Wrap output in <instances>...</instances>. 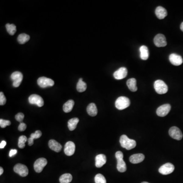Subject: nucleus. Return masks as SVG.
I'll return each instance as SVG.
<instances>
[{
  "label": "nucleus",
  "instance_id": "7",
  "mask_svg": "<svg viewBox=\"0 0 183 183\" xmlns=\"http://www.w3.org/2000/svg\"><path fill=\"white\" fill-rule=\"evenodd\" d=\"M37 83L38 85L42 88H45L47 87H52L55 84L53 80L45 77L39 78L37 81Z\"/></svg>",
  "mask_w": 183,
  "mask_h": 183
},
{
  "label": "nucleus",
  "instance_id": "27",
  "mask_svg": "<svg viewBox=\"0 0 183 183\" xmlns=\"http://www.w3.org/2000/svg\"><path fill=\"white\" fill-rule=\"evenodd\" d=\"M87 84L85 82L82 81V78H80L78 81L77 85H76V88L78 92H84L87 89Z\"/></svg>",
  "mask_w": 183,
  "mask_h": 183
},
{
  "label": "nucleus",
  "instance_id": "17",
  "mask_svg": "<svg viewBox=\"0 0 183 183\" xmlns=\"http://www.w3.org/2000/svg\"><path fill=\"white\" fill-rule=\"evenodd\" d=\"M155 14L159 20H162L167 15V12L164 8L162 6H158L156 9Z\"/></svg>",
  "mask_w": 183,
  "mask_h": 183
},
{
  "label": "nucleus",
  "instance_id": "20",
  "mask_svg": "<svg viewBox=\"0 0 183 183\" xmlns=\"http://www.w3.org/2000/svg\"><path fill=\"white\" fill-rule=\"evenodd\" d=\"M87 113L90 116L95 117L97 114L98 110L95 104L94 103H90L87 108Z\"/></svg>",
  "mask_w": 183,
  "mask_h": 183
},
{
  "label": "nucleus",
  "instance_id": "32",
  "mask_svg": "<svg viewBox=\"0 0 183 183\" xmlns=\"http://www.w3.org/2000/svg\"><path fill=\"white\" fill-rule=\"evenodd\" d=\"M11 125V122L8 120H5L3 119L0 120V126L2 128H4L6 126H10Z\"/></svg>",
  "mask_w": 183,
  "mask_h": 183
},
{
  "label": "nucleus",
  "instance_id": "22",
  "mask_svg": "<svg viewBox=\"0 0 183 183\" xmlns=\"http://www.w3.org/2000/svg\"><path fill=\"white\" fill-rule=\"evenodd\" d=\"M127 85L131 91L136 92L137 90L136 86V80L134 78H130L127 81Z\"/></svg>",
  "mask_w": 183,
  "mask_h": 183
},
{
  "label": "nucleus",
  "instance_id": "15",
  "mask_svg": "<svg viewBox=\"0 0 183 183\" xmlns=\"http://www.w3.org/2000/svg\"><path fill=\"white\" fill-rule=\"evenodd\" d=\"M75 151V145L72 142H67L65 145L64 152L68 156L73 155Z\"/></svg>",
  "mask_w": 183,
  "mask_h": 183
},
{
  "label": "nucleus",
  "instance_id": "28",
  "mask_svg": "<svg viewBox=\"0 0 183 183\" xmlns=\"http://www.w3.org/2000/svg\"><path fill=\"white\" fill-rule=\"evenodd\" d=\"M30 39V37L29 35L24 33L20 34L17 38V41L20 44H23L29 41Z\"/></svg>",
  "mask_w": 183,
  "mask_h": 183
},
{
  "label": "nucleus",
  "instance_id": "18",
  "mask_svg": "<svg viewBox=\"0 0 183 183\" xmlns=\"http://www.w3.org/2000/svg\"><path fill=\"white\" fill-rule=\"evenodd\" d=\"M48 146L50 149L57 152H59L62 149V145L56 140L53 139H51L49 141Z\"/></svg>",
  "mask_w": 183,
  "mask_h": 183
},
{
  "label": "nucleus",
  "instance_id": "38",
  "mask_svg": "<svg viewBox=\"0 0 183 183\" xmlns=\"http://www.w3.org/2000/svg\"><path fill=\"white\" fill-rule=\"evenodd\" d=\"M17 152V151L16 149H11V150L10 151V152H9V156L10 157H13V156H14L16 154Z\"/></svg>",
  "mask_w": 183,
  "mask_h": 183
},
{
  "label": "nucleus",
  "instance_id": "33",
  "mask_svg": "<svg viewBox=\"0 0 183 183\" xmlns=\"http://www.w3.org/2000/svg\"><path fill=\"white\" fill-rule=\"evenodd\" d=\"M42 135V132L40 130H37L35 133L30 134V137L34 139H38L41 137Z\"/></svg>",
  "mask_w": 183,
  "mask_h": 183
},
{
  "label": "nucleus",
  "instance_id": "9",
  "mask_svg": "<svg viewBox=\"0 0 183 183\" xmlns=\"http://www.w3.org/2000/svg\"><path fill=\"white\" fill-rule=\"evenodd\" d=\"M169 135L172 137V138L176 140H181L183 138V133L181 130L177 127H172L170 128L169 130Z\"/></svg>",
  "mask_w": 183,
  "mask_h": 183
},
{
  "label": "nucleus",
  "instance_id": "23",
  "mask_svg": "<svg viewBox=\"0 0 183 183\" xmlns=\"http://www.w3.org/2000/svg\"><path fill=\"white\" fill-rule=\"evenodd\" d=\"M74 105V101L72 100H69L64 104L63 107V110L66 113H70L73 109Z\"/></svg>",
  "mask_w": 183,
  "mask_h": 183
},
{
  "label": "nucleus",
  "instance_id": "25",
  "mask_svg": "<svg viewBox=\"0 0 183 183\" xmlns=\"http://www.w3.org/2000/svg\"><path fill=\"white\" fill-rule=\"evenodd\" d=\"M117 170L119 172H125L127 170L126 165L123 159L117 160Z\"/></svg>",
  "mask_w": 183,
  "mask_h": 183
},
{
  "label": "nucleus",
  "instance_id": "2",
  "mask_svg": "<svg viewBox=\"0 0 183 183\" xmlns=\"http://www.w3.org/2000/svg\"><path fill=\"white\" fill-rule=\"evenodd\" d=\"M130 104V101L129 98L124 97L120 96L116 100L115 102V106L116 108L119 110H123L125 108L129 106Z\"/></svg>",
  "mask_w": 183,
  "mask_h": 183
},
{
  "label": "nucleus",
  "instance_id": "24",
  "mask_svg": "<svg viewBox=\"0 0 183 183\" xmlns=\"http://www.w3.org/2000/svg\"><path fill=\"white\" fill-rule=\"evenodd\" d=\"M79 119L77 117H74L72 119H70L69 120L68 122V127L70 131H73L76 128L78 123L79 122Z\"/></svg>",
  "mask_w": 183,
  "mask_h": 183
},
{
  "label": "nucleus",
  "instance_id": "40",
  "mask_svg": "<svg viewBox=\"0 0 183 183\" xmlns=\"http://www.w3.org/2000/svg\"><path fill=\"white\" fill-rule=\"evenodd\" d=\"M6 144H7L6 142H5V140H3V141L1 142V143H0V148H1V149H2L3 148H4L5 146H6Z\"/></svg>",
  "mask_w": 183,
  "mask_h": 183
},
{
  "label": "nucleus",
  "instance_id": "14",
  "mask_svg": "<svg viewBox=\"0 0 183 183\" xmlns=\"http://www.w3.org/2000/svg\"><path fill=\"white\" fill-rule=\"evenodd\" d=\"M170 62L174 66H180L183 63V58L176 53H171L169 56Z\"/></svg>",
  "mask_w": 183,
  "mask_h": 183
},
{
  "label": "nucleus",
  "instance_id": "37",
  "mask_svg": "<svg viewBox=\"0 0 183 183\" xmlns=\"http://www.w3.org/2000/svg\"><path fill=\"white\" fill-rule=\"evenodd\" d=\"M27 128V125L24 123H20L19 126H18V130L20 131H23L26 129Z\"/></svg>",
  "mask_w": 183,
  "mask_h": 183
},
{
  "label": "nucleus",
  "instance_id": "42",
  "mask_svg": "<svg viewBox=\"0 0 183 183\" xmlns=\"http://www.w3.org/2000/svg\"><path fill=\"white\" fill-rule=\"evenodd\" d=\"M180 29H181V30L183 32V23H181V26H180Z\"/></svg>",
  "mask_w": 183,
  "mask_h": 183
},
{
  "label": "nucleus",
  "instance_id": "35",
  "mask_svg": "<svg viewBox=\"0 0 183 183\" xmlns=\"http://www.w3.org/2000/svg\"><path fill=\"white\" fill-rule=\"evenodd\" d=\"M6 103V98L3 92L0 93V105H4Z\"/></svg>",
  "mask_w": 183,
  "mask_h": 183
},
{
  "label": "nucleus",
  "instance_id": "5",
  "mask_svg": "<svg viewBox=\"0 0 183 183\" xmlns=\"http://www.w3.org/2000/svg\"><path fill=\"white\" fill-rule=\"evenodd\" d=\"M47 164V161L45 158H40L38 159L35 162L34 164V168L35 171L37 173L41 172Z\"/></svg>",
  "mask_w": 183,
  "mask_h": 183
},
{
  "label": "nucleus",
  "instance_id": "16",
  "mask_svg": "<svg viewBox=\"0 0 183 183\" xmlns=\"http://www.w3.org/2000/svg\"><path fill=\"white\" fill-rule=\"evenodd\" d=\"M95 165L98 168H100L103 166L106 162V157L104 154H99L96 156L95 158Z\"/></svg>",
  "mask_w": 183,
  "mask_h": 183
},
{
  "label": "nucleus",
  "instance_id": "13",
  "mask_svg": "<svg viewBox=\"0 0 183 183\" xmlns=\"http://www.w3.org/2000/svg\"><path fill=\"white\" fill-rule=\"evenodd\" d=\"M128 74V70L125 67H120L118 70L114 72L113 77L117 80L123 79L126 77Z\"/></svg>",
  "mask_w": 183,
  "mask_h": 183
},
{
  "label": "nucleus",
  "instance_id": "11",
  "mask_svg": "<svg viewBox=\"0 0 183 183\" xmlns=\"http://www.w3.org/2000/svg\"><path fill=\"white\" fill-rule=\"evenodd\" d=\"M154 44L157 47H164L167 45L166 38L162 34H157L154 39Z\"/></svg>",
  "mask_w": 183,
  "mask_h": 183
},
{
  "label": "nucleus",
  "instance_id": "29",
  "mask_svg": "<svg viewBox=\"0 0 183 183\" xmlns=\"http://www.w3.org/2000/svg\"><path fill=\"white\" fill-rule=\"evenodd\" d=\"M6 28L7 30L8 33L11 35H14V34L16 32V27L14 24H10L7 23L6 25Z\"/></svg>",
  "mask_w": 183,
  "mask_h": 183
},
{
  "label": "nucleus",
  "instance_id": "36",
  "mask_svg": "<svg viewBox=\"0 0 183 183\" xmlns=\"http://www.w3.org/2000/svg\"><path fill=\"white\" fill-rule=\"evenodd\" d=\"M116 157L117 160L123 159L124 155L123 152L120 151H117L116 152Z\"/></svg>",
  "mask_w": 183,
  "mask_h": 183
},
{
  "label": "nucleus",
  "instance_id": "1",
  "mask_svg": "<svg viewBox=\"0 0 183 183\" xmlns=\"http://www.w3.org/2000/svg\"><path fill=\"white\" fill-rule=\"evenodd\" d=\"M120 142L121 146L127 150L133 149L136 145L135 141L133 139L129 138L126 135H123L120 136Z\"/></svg>",
  "mask_w": 183,
  "mask_h": 183
},
{
  "label": "nucleus",
  "instance_id": "4",
  "mask_svg": "<svg viewBox=\"0 0 183 183\" xmlns=\"http://www.w3.org/2000/svg\"><path fill=\"white\" fill-rule=\"evenodd\" d=\"M13 169L14 172L20 174L21 177H26L29 174V170L27 167L26 165L20 163L15 165Z\"/></svg>",
  "mask_w": 183,
  "mask_h": 183
},
{
  "label": "nucleus",
  "instance_id": "10",
  "mask_svg": "<svg viewBox=\"0 0 183 183\" xmlns=\"http://www.w3.org/2000/svg\"><path fill=\"white\" fill-rule=\"evenodd\" d=\"M29 101L31 104H35L38 106L42 107L44 105V100L41 96L38 95L33 94L29 98Z\"/></svg>",
  "mask_w": 183,
  "mask_h": 183
},
{
  "label": "nucleus",
  "instance_id": "34",
  "mask_svg": "<svg viewBox=\"0 0 183 183\" xmlns=\"http://www.w3.org/2000/svg\"><path fill=\"white\" fill-rule=\"evenodd\" d=\"M24 114L23 113H17V114L15 116V118L16 120L17 121L20 122V123H23V120L24 119Z\"/></svg>",
  "mask_w": 183,
  "mask_h": 183
},
{
  "label": "nucleus",
  "instance_id": "3",
  "mask_svg": "<svg viewBox=\"0 0 183 183\" xmlns=\"http://www.w3.org/2000/svg\"><path fill=\"white\" fill-rule=\"evenodd\" d=\"M154 86L156 92L159 94H164L167 92V85L163 81H156L154 82Z\"/></svg>",
  "mask_w": 183,
  "mask_h": 183
},
{
  "label": "nucleus",
  "instance_id": "43",
  "mask_svg": "<svg viewBox=\"0 0 183 183\" xmlns=\"http://www.w3.org/2000/svg\"><path fill=\"white\" fill-rule=\"evenodd\" d=\"M142 183H148V182H146V181H143V182H142Z\"/></svg>",
  "mask_w": 183,
  "mask_h": 183
},
{
  "label": "nucleus",
  "instance_id": "12",
  "mask_svg": "<svg viewBox=\"0 0 183 183\" xmlns=\"http://www.w3.org/2000/svg\"><path fill=\"white\" fill-rule=\"evenodd\" d=\"M171 109V106L169 104H165L157 108L156 113L159 117H163L167 115Z\"/></svg>",
  "mask_w": 183,
  "mask_h": 183
},
{
  "label": "nucleus",
  "instance_id": "41",
  "mask_svg": "<svg viewBox=\"0 0 183 183\" xmlns=\"http://www.w3.org/2000/svg\"><path fill=\"white\" fill-rule=\"evenodd\" d=\"M3 172H4L3 168L2 167H0V175H2V174H3Z\"/></svg>",
  "mask_w": 183,
  "mask_h": 183
},
{
  "label": "nucleus",
  "instance_id": "30",
  "mask_svg": "<svg viewBox=\"0 0 183 183\" xmlns=\"http://www.w3.org/2000/svg\"><path fill=\"white\" fill-rule=\"evenodd\" d=\"M27 139L26 136L22 135L20 136L18 139V145L20 149H23L25 147V143L27 141Z\"/></svg>",
  "mask_w": 183,
  "mask_h": 183
},
{
  "label": "nucleus",
  "instance_id": "8",
  "mask_svg": "<svg viewBox=\"0 0 183 183\" xmlns=\"http://www.w3.org/2000/svg\"><path fill=\"white\" fill-rule=\"evenodd\" d=\"M174 170V166L170 163H165L161 166L159 169V172L163 175H167L170 174Z\"/></svg>",
  "mask_w": 183,
  "mask_h": 183
},
{
  "label": "nucleus",
  "instance_id": "31",
  "mask_svg": "<svg viewBox=\"0 0 183 183\" xmlns=\"http://www.w3.org/2000/svg\"><path fill=\"white\" fill-rule=\"evenodd\" d=\"M95 181L96 183H106L105 177L101 174H97L95 177Z\"/></svg>",
  "mask_w": 183,
  "mask_h": 183
},
{
  "label": "nucleus",
  "instance_id": "21",
  "mask_svg": "<svg viewBox=\"0 0 183 183\" xmlns=\"http://www.w3.org/2000/svg\"><path fill=\"white\" fill-rule=\"evenodd\" d=\"M140 50V58L142 60H146L149 57V52L148 47L146 46L142 45L139 48Z\"/></svg>",
  "mask_w": 183,
  "mask_h": 183
},
{
  "label": "nucleus",
  "instance_id": "26",
  "mask_svg": "<svg viewBox=\"0 0 183 183\" xmlns=\"http://www.w3.org/2000/svg\"><path fill=\"white\" fill-rule=\"evenodd\" d=\"M60 183H70L72 180V176L70 174H65L59 178Z\"/></svg>",
  "mask_w": 183,
  "mask_h": 183
},
{
  "label": "nucleus",
  "instance_id": "39",
  "mask_svg": "<svg viewBox=\"0 0 183 183\" xmlns=\"http://www.w3.org/2000/svg\"><path fill=\"white\" fill-rule=\"evenodd\" d=\"M27 142H28L29 145H30V146H31V145H32L34 144V139L32 138H31V137H30L27 139Z\"/></svg>",
  "mask_w": 183,
  "mask_h": 183
},
{
  "label": "nucleus",
  "instance_id": "19",
  "mask_svg": "<svg viewBox=\"0 0 183 183\" xmlns=\"http://www.w3.org/2000/svg\"><path fill=\"white\" fill-rule=\"evenodd\" d=\"M145 155L142 154H136L131 156L129 160L133 164H137L143 161L145 159Z\"/></svg>",
  "mask_w": 183,
  "mask_h": 183
},
{
  "label": "nucleus",
  "instance_id": "6",
  "mask_svg": "<svg viewBox=\"0 0 183 183\" xmlns=\"http://www.w3.org/2000/svg\"><path fill=\"white\" fill-rule=\"evenodd\" d=\"M11 78L12 81H13V86L17 88L20 86L21 84L23 79V75L20 72L15 71L12 73L11 75Z\"/></svg>",
  "mask_w": 183,
  "mask_h": 183
}]
</instances>
